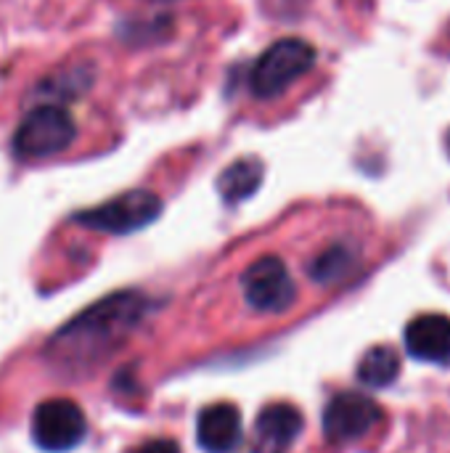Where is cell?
<instances>
[{
	"instance_id": "obj_11",
	"label": "cell",
	"mask_w": 450,
	"mask_h": 453,
	"mask_svg": "<svg viewBox=\"0 0 450 453\" xmlns=\"http://www.w3.org/2000/svg\"><path fill=\"white\" fill-rule=\"evenodd\" d=\"M263 175H265V165L257 157H244L231 162L220 178H217V191L223 196V202L228 204H239L244 199H249L260 186H263Z\"/></svg>"
},
{
	"instance_id": "obj_1",
	"label": "cell",
	"mask_w": 450,
	"mask_h": 453,
	"mask_svg": "<svg viewBox=\"0 0 450 453\" xmlns=\"http://www.w3.org/2000/svg\"><path fill=\"white\" fill-rule=\"evenodd\" d=\"M149 300L141 292H117L90 305L72 319L48 342V358L53 369H88L117 348L125 334L143 319Z\"/></svg>"
},
{
	"instance_id": "obj_14",
	"label": "cell",
	"mask_w": 450,
	"mask_h": 453,
	"mask_svg": "<svg viewBox=\"0 0 450 453\" xmlns=\"http://www.w3.org/2000/svg\"><path fill=\"white\" fill-rule=\"evenodd\" d=\"M127 453H180V449L172 441H149V443H143V446H138V449Z\"/></svg>"
},
{
	"instance_id": "obj_7",
	"label": "cell",
	"mask_w": 450,
	"mask_h": 453,
	"mask_svg": "<svg viewBox=\"0 0 450 453\" xmlns=\"http://www.w3.org/2000/svg\"><path fill=\"white\" fill-rule=\"evenodd\" d=\"M382 419V409L363 393H339L324 411V433L332 443H350L363 438Z\"/></svg>"
},
{
	"instance_id": "obj_10",
	"label": "cell",
	"mask_w": 450,
	"mask_h": 453,
	"mask_svg": "<svg viewBox=\"0 0 450 453\" xmlns=\"http://www.w3.org/2000/svg\"><path fill=\"white\" fill-rule=\"evenodd\" d=\"M196 441L207 453H233L241 446V414L231 403L202 409L196 419Z\"/></svg>"
},
{
	"instance_id": "obj_6",
	"label": "cell",
	"mask_w": 450,
	"mask_h": 453,
	"mask_svg": "<svg viewBox=\"0 0 450 453\" xmlns=\"http://www.w3.org/2000/svg\"><path fill=\"white\" fill-rule=\"evenodd\" d=\"M247 303L260 313H284L297 300V287L284 265V260L265 255L255 260L241 276Z\"/></svg>"
},
{
	"instance_id": "obj_5",
	"label": "cell",
	"mask_w": 450,
	"mask_h": 453,
	"mask_svg": "<svg viewBox=\"0 0 450 453\" xmlns=\"http://www.w3.org/2000/svg\"><path fill=\"white\" fill-rule=\"evenodd\" d=\"M88 419L74 401L53 398L34 409L32 417V438L48 453H66L85 441Z\"/></svg>"
},
{
	"instance_id": "obj_2",
	"label": "cell",
	"mask_w": 450,
	"mask_h": 453,
	"mask_svg": "<svg viewBox=\"0 0 450 453\" xmlns=\"http://www.w3.org/2000/svg\"><path fill=\"white\" fill-rule=\"evenodd\" d=\"M316 61L313 45L297 37H284L273 42L255 64L252 69V93L260 98H273L289 88L297 77H302Z\"/></svg>"
},
{
	"instance_id": "obj_15",
	"label": "cell",
	"mask_w": 450,
	"mask_h": 453,
	"mask_svg": "<svg viewBox=\"0 0 450 453\" xmlns=\"http://www.w3.org/2000/svg\"><path fill=\"white\" fill-rule=\"evenodd\" d=\"M446 149H448V157H450V130H448V135H446Z\"/></svg>"
},
{
	"instance_id": "obj_3",
	"label": "cell",
	"mask_w": 450,
	"mask_h": 453,
	"mask_svg": "<svg viewBox=\"0 0 450 453\" xmlns=\"http://www.w3.org/2000/svg\"><path fill=\"white\" fill-rule=\"evenodd\" d=\"M159 215H162V199L151 191L135 188V191L109 199L93 210L77 212L74 223L93 228V231L122 236V234H133V231L151 226Z\"/></svg>"
},
{
	"instance_id": "obj_13",
	"label": "cell",
	"mask_w": 450,
	"mask_h": 453,
	"mask_svg": "<svg viewBox=\"0 0 450 453\" xmlns=\"http://www.w3.org/2000/svg\"><path fill=\"white\" fill-rule=\"evenodd\" d=\"M353 268V255L347 247H332L310 263V276L318 284H334L345 279Z\"/></svg>"
},
{
	"instance_id": "obj_9",
	"label": "cell",
	"mask_w": 450,
	"mask_h": 453,
	"mask_svg": "<svg viewBox=\"0 0 450 453\" xmlns=\"http://www.w3.org/2000/svg\"><path fill=\"white\" fill-rule=\"evenodd\" d=\"M406 350L408 356H414L416 361H427V364H438V366H448L450 364V319L440 313H427L414 319L406 332Z\"/></svg>"
},
{
	"instance_id": "obj_12",
	"label": "cell",
	"mask_w": 450,
	"mask_h": 453,
	"mask_svg": "<svg viewBox=\"0 0 450 453\" xmlns=\"http://www.w3.org/2000/svg\"><path fill=\"white\" fill-rule=\"evenodd\" d=\"M400 377V356L390 345H374L358 364V380L366 388H390Z\"/></svg>"
},
{
	"instance_id": "obj_8",
	"label": "cell",
	"mask_w": 450,
	"mask_h": 453,
	"mask_svg": "<svg viewBox=\"0 0 450 453\" xmlns=\"http://www.w3.org/2000/svg\"><path fill=\"white\" fill-rule=\"evenodd\" d=\"M302 414L292 403L265 406L252 430V453H286L302 433Z\"/></svg>"
},
{
	"instance_id": "obj_4",
	"label": "cell",
	"mask_w": 450,
	"mask_h": 453,
	"mask_svg": "<svg viewBox=\"0 0 450 453\" xmlns=\"http://www.w3.org/2000/svg\"><path fill=\"white\" fill-rule=\"evenodd\" d=\"M77 135L74 119L61 106H40L27 114L13 135V151L21 159H42L64 151Z\"/></svg>"
}]
</instances>
